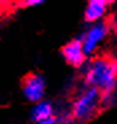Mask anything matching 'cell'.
Instances as JSON below:
<instances>
[{
	"instance_id": "obj_5",
	"label": "cell",
	"mask_w": 117,
	"mask_h": 124,
	"mask_svg": "<svg viewBox=\"0 0 117 124\" xmlns=\"http://www.w3.org/2000/svg\"><path fill=\"white\" fill-rule=\"evenodd\" d=\"M61 54L65 58V61L69 65L74 68H80L86 61V54L83 51L82 40L81 39H73L65 45L61 49Z\"/></svg>"
},
{
	"instance_id": "obj_4",
	"label": "cell",
	"mask_w": 117,
	"mask_h": 124,
	"mask_svg": "<svg viewBox=\"0 0 117 124\" xmlns=\"http://www.w3.org/2000/svg\"><path fill=\"white\" fill-rule=\"evenodd\" d=\"M109 30H110V24L108 23V20H105L102 23L93 26L89 31L86 32V35L82 38V46H83V51L85 54H92L93 51L97 47V43L100 40H102L106 35L109 34Z\"/></svg>"
},
{
	"instance_id": "obj_3",
	"label": "cell",
	"mask_w": 117,
	"mask_h": 124,
	"mask_svg": "<svg viewBox=\"0 0 117 124\" xmlns=\"http://www.w3.org/2000/svg\"><path fill=\"white\" fill-rule=\"evenodd\" d=\"M22 90L24 97L31 102L42 101L44 94V80L38 73H27L22 78Z\"/></svg>"
},
{
	"instance_id": "obj_7",
	"label": "cell",
	"mask_w": 117,
	"mask_h": 124,
	"mask_svg": "<svg viewBox=\"0 0 117 124\" xmlns=\"http://www.w3.org/2000/svg\"><path fill=\"white\" fill-rule=\"evenodd\" d=\"M52 117V105L47 101H39L34 107L32 111V119L34 121H43Z\"/></svg>"
},
{
	"instance_id": "obj_1",
	"label": "cell",
	"mask_w": 117,
	"mask_h": 124,
	"mask_svg": "<svg viewBox=\"0 0 117 124\" xmlns=\"http://www.w3.org/2000/svg\"><path fill=\"white\" fill-rule=\"evenodd\" d=\"M89 88L100 90L104 99H110L117 85V58L110 54H98L90 61L85 73Z\"/></svg>"
},
{
	"instance_id": "obj_9",
	"label": "cell",
	"mask_w": 117,
	"mask_h": 124,
	"mask_svg": "<svg viewBox=\"0 0 117 124\" xmlns=\"http://www.w3.org/2000/svg\"><path fill=\"white\" fill-rule=\"evenodd\" d=\"M7 6H8V4H1V3H0V16H3L4 14H6L7 11H8Z\"/></svg>"
},
{
	"instance_id": "obj_6",
	"label": "cell",
	"mask_w": 117,
	"mask_h": 124,
	"mask_svg": "<svg viewBox=\"0 0 117 124\" xmlns=\"http://www.w3.org/2000/svg\"><path fill=\"white\" fill-rule=\"evenodd\" d=\"M109 7V1L105 0H93L89 1L85 8V20L86 22H95L101 19L106 12V8Z\"/></svg>"
},
{
	"instance_id": "obj_2",
	"label": "cell",
	"mask_w": 117,
	"mask_h": 124,
	"mask_svg": "<svg viewBox=\"0 0 117 124\" xmlns=\"http://www.w3.org/2000/svg\"><path fill=\"white\" fill-rule=\"evenodd\" d=\"M108 100H105L102 93L94 88L83 90L73 102L71 116L78 121H89L98 116L102 109L108 108Z\"/></svg>"
},
{
	"instance_id": "obj_8",
	"label": "cell",
	"mask_w": 117,
	"mask_h": 124,
	"mask_svg": "<svg viewBox=\"0 0 117 124\" xmlns=\"http://www.w3.org/2000/svg\"><path fill=\"white\" fill-rule=\"evenodd\" d=\"M55 117H51V119H47V120H43V121H38L35 124H55Z\"/></svg>"
}]
</instances>
